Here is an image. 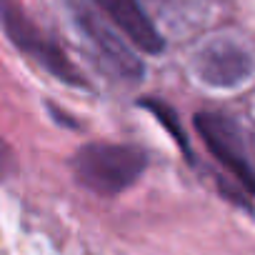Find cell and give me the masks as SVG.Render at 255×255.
<instances>
[{"instance_id":"1","label":"cell","mask_w":255,"mask_h":255,"mask_svg":"<svg viewBox=\"0 0 255 255\" xmlns=\"http://www.w3.org/2000/svg\"><path fill=\"white\" fill-rule=\"evenodd\" d=\"M145 168V150L128 143H88L73 155V173L78 183L103 198L128 190Z\"/></svg>"},{"instance_id":"2","label":"cell","mask_w":255,"mask_h":255,"mask_svg":"<svg viewBox=\"0 0 255 255\" xmlns=\"http://www.w3.org/2000/svg\"><path fill=\"white\" fill-rule=\"evenodd\" d=\"M0 25H3L8 40L30 60H35L43 70H48L55 80L75 88H88V80L70 63L65 50L50 40L23 10L20 0H0Z\"/></svg>"},{"instance_id":"3","label":"cell","mask_w":255,"mask_h":255,"mask_svg":"<svg viewBox=\"0 0 255 255\" xmlns=\"http://www.w3.org/2000/svg\"><path fill=\"white\" fill-rule=\"evenodd\" d=\"M73 20L105 70H110L115 78L128 80V83H135L143 78L145 68L140 58L130 50V45H125L123 38H118L115 28L108 25L98 13H93L83 3H73Z\"/></svg>"},{"instance_id":"4","label":"cell","mask_w":255,"mask_h":255,"mask_svg":"<svg viewBox=\"0 0 255 255\" xmlns=\"http://www.w3.org/2000/svg\"><path fill=\"white\" fill-rule=\"evenodd\" d=\"M195 128H198V135L203 138V143L208 145V150L215 155V160L248 193H255V168L250 165V158L245 153L238 128L218 113H198Z\"/></svg>"},{"instance_id":"5","label":"cell","mask_w":255,"mask_h":255,"mask_svg":"<svg viewBox=\"0 0 255 255\" xmlns=\"http://www.w3.org/2000/svg\"><path fill=\"white\" fill-rule=\"evenodd\" d=\"M195 73L205 85L230 90L243 85L253 75V58L243 45L220 38L200 48L195 58Z\"/></svg>"},{"instance_id":"6","label":"cell","mask_w":255,"mask_h":255,"mask_svg":"<svg viewBox=\"0 0 255 255\" xmlns=\"http://www.w3.org/2000/svg\"><path fill=\"white\" fill-rule=\"evenodd\" d=\"M93 3L98 5V10L105 13V18L115 30H120L130 40V45H135L148 55L163 53L165 40L148 18V13L143 10L140 0H93Z\"/></svg>"},{"instance_id":"7","label":"cell","mask_w":255,"mask_h":255,"mask_svg":"<svg viewBox=\"0 0 255 255\" xmlns=\"http://www.w3.org/2000/svg\"><path fill=\"white\" fill-rule=\"evenodd\" d=\"M143 108H148L160 123H163V128L173 135V140L180 145V150L185 153V158L188 160H193V153H190V143H188V138H185V130H183V125H180V120H178V115H175V110L168 105V103H163V100H155V98H150V100H143Z\"/></svg>"},{"instance_id":"8","label":"cell","mask_w":255,"mask_h":255,"mask_svg":"<svg viewBox=\"0 0 255 255\" xmlns=\"http://www.w3.org/2000/svg\"><path fill=\"white\" fill-rule=\"evenodd\" d=\"M13 170H15V155L5 143V138L0 135V178H8Z\"/></svg>"}]
</instances>
